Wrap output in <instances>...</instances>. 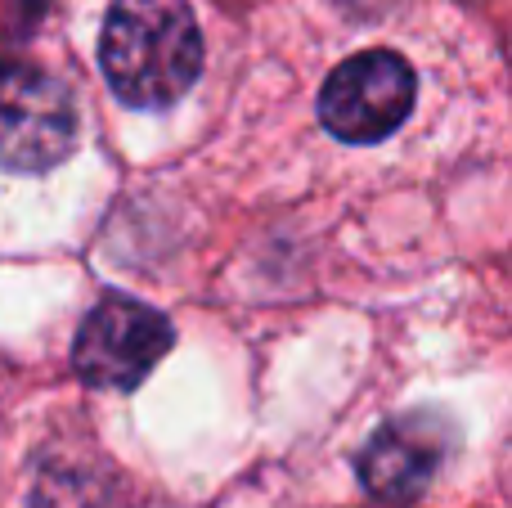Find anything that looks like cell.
<instances>
[{
	"label": "cell",
	"instance_id": "obj_4",
	"mask_svg": "<svg viewBox=\"0 0 512 508\" xmlns=\"http://www.w3.org/2000/svg\"><path fill=\"white\" fill-rule=\"evenodd\" d=\"M414 108V68L396 50H364L337 63L319 90V122L342 144H378Z\"/></svg>",
	"mask_w": 512,
	"mask_h": 508
},
{
	"label": "cell",
	"instance_id": "obj_2",
	"mask_svg": "<svg viewBox=\"0 0 512 508\" xmlns=\"http://www.w3.org/2000/svg\"><path fill=\"white\" fill-rule=\"evenodd\" d=\"M171 342H176V329L162 311L135 297H104L81 320V333L72 342V369L90 387L135 392L171 351Z\"/></svg>",
	"mask_w": 512,
	"mask_h": 508
},
{
	"label": "cell",
	"instance_id": "obj_1",
	"mask_svg": "<svg viewBox=\"0 0 512 508\" xmlns=\"http://www.w3.org/2000/svg\"><path fill=\"white\" fill-rule=\"evenodd\" d=\"M113 95L131 108H171L203 72V36L185 0H113L99 36Z\"/></svg>",
	"mask_w": 512,
	"mask_h": 508
},
{
	"label": "cell",
	"instance_id": "obj_6",
	"mask_svg": "<svg viewBox=\"0 0 512 508\" xmlns=\"http://www.w3.org/2000/svg\"><path fill=\"white\" fill-rule=\"evenodd\" d=\"M32 508H135L126 486L104 468L54 464L36 477Z\"/></svg>",
	"mask_w": 512,
	"mask_h": 508
},
{
	"label": "cell",
	"instance_id": "obj_3",
	"mask_svg": "<svg viewBox=\"0 0 512 508\" xmlns=\"http://www.w3.org/2000/svg\"><path fill=\"white\" fill-rule=\"evenodd\" d=\"M77 144V104L54 72L32 63L0 68V162L14 171H50Z\"/></svg>",
	"mask_w": 512,
	"mask_h": 508
},
{
	"label": "cell",
	"instance_id": "obj_5",
	"mask_svg": "<svg viewBox=\"0 0 512 508\" xmlns=\"http://www.w3.org/2000/svg\"><path fill=\"white\" fill-rule=\"evenodd\" d=\"M445 459V428L436 414H405L378 428L360 455V482L382 504H414Z\"/></svg>",
	"mask_w": 512,
	"mask_h": 508
}]
</instances>
